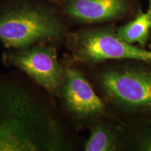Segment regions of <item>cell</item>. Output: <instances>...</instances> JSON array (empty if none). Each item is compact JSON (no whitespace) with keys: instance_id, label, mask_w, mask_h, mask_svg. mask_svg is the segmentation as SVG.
I'll list each match as a JSON object with an SVG mask.
<instances>
[{"instance_id":"1","label":"cell","mask_w":151,"mask_h":151,"mask_svg":"<svg viewBox=\"0 0 151 151\" xmlns=\"http://www.w3.org/2000/svg\"><path fill=\"white\" fill-rule=\"evenodd\" d=\"M60 130L31 93L0 85V151H54L63 148Z\"/></svg>"},{"instance_id":"12","label":"cell","mask_w":151,"mask_h":151,"mask_svg":"<svg viewBox=\"0 0 151 151\" xmlns=\"http://www.w3.org/2000/svg\"></svg>"},{"instance_id":"5","label":"cell","mask_w":151,"mask_h":151,"mask_svg":"<svg viewBox=\"0 0 151 151\" xmlns=\"http://www.w3.org/2000/svg\"><path fill=\"white\" fill-rule=\"evenodd\" d=\"M6 59L50 93L57 92L62 85L65 70L53 47L37 44L10 53Z\"/></svg>"},{"instance_id":"7","label":"cell","mask_w":151,"mask_h":151,"mask_svg":"<svg viewBox=\"0 0 151 151\" xmlns=\"http://www.w3.org/2000/svg\"><path fill=\"white\" fill-rule=\"evenodd\" d=\"M62 94L69 110L78 116L101 113L105 106L81 73L74 68L65 70Z\"/></svg>"},{"instance_id":"6","label":"cell","mask_w":151,"mask_h":151,"mask_svg":"<svg viewBox=\"0 0 151 151\" xmlns=\"http://www.w3.org/2000/svg\"><path fill=\"white\" fill-rule=\"evenodd\" d=\"M134 0H59L62 15L72 22L92 24L111 22L131 14Z\"/></svg>"},{"instance_id":"2","label":"cell","mask_w":151,"mask_h":151,"mask_svg":"<svg viewBox=\"0 0 151 151\" xmlns=\"http://www.w3.org/2000/svg\"><path fill=\"white\" fill-rule=\"evenodd\" d=\"M58 9L30 0L11 1L0 5V41L8 48H25L54 42L65 34Z\"/></svg>"},{"instance_id":"10","label":"cell","mask_w":151,"mask_h":151,"mask_svg":"<svg viewBox=\"0 0 151 151\" xmlns=\"http://www.w3.org/2000/svg\"><path fill=\"white\" fill-rule=\"evenodd\" d=\"M136 146L140 151H151V129L143 130L136 138Z\"/></svg>"},{"instance_id":"9","label":"cell","mask_w":151,"mask_h":151,"mask_svg":"<svg viewBox=\"0 0 151 151\" xmlns=\"http://www.w3.org/2000/svg\"><path fill=\"white\" fill-rule=\"evenodd\" d=\"M116 148V140L113 132L104 124H98L91 130L84 150L86 151H112Z\"/></svg>"},{"instance_id":"11","label":"cell","mask_w":151,"mask_h":151,"mask_svg":"<svg viewBox=\"0 0 151 151\" xmlns=\"http://www.w3.org/2000/svg\"><path fill=\"white\" fill-rule=\"evenodd\" d=\"M50 1H53V2H54L57 4V3L58 2L59 0H50Z\"/></svg>"},{"instance_id":"8","label":"cell","mask_w":151,"mask_h":151,"mask_svg":"<svg viewBox=\"0 0 151 151\" xmlns=\"http://www.w3.org/2000/svg\"><path fill=\"white\" fill-rule=\"evenodd\" d=\"M151 29V0H148L147 11L141 12L135 19L120 27L116 31L117 35L124 42L143 47L147 43Z\"/></svg>"},{"instance_id":"3","label":"cell","mask_w":151,"mask_h":151,"mask_svg":"<svg viewBox=\"0 0 151 151\" xmlns=\"http://www.w3.org/2000/svg\"><path fill=\"white\" fill-rule=\"evenodd\" d=\"M67 42L74 58L82 62L134 60L151 64V50L124 42L116 32L106 28L87 29L71 33Z\"/></svg>"},{"instance_id":"4","label":"cell","mask_w":151,"mask_h":151,"mask_svg":"<svg viewBox=\"0 0 151 151\" xmlns=\"http://www.w3.org/2000/svg\"><path fill=\"white\" fill-rule=\"evenodd\" d=\"M100 81L114 102L130 110L151 111V69L137 67L104 72Z\"/></svg>"}]
</instances>
